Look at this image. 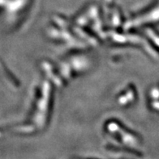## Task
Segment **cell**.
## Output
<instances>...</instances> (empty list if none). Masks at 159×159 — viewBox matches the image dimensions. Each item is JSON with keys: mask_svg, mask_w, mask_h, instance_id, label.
Here are the masks:
<instances>
[]
</instances>
